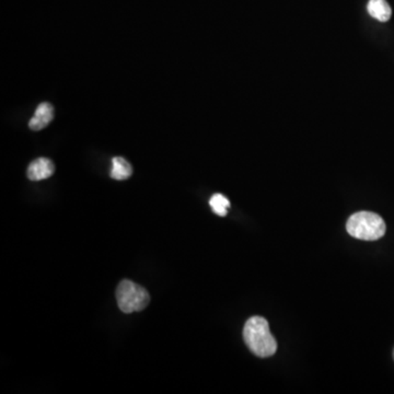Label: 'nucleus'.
<instances>
[{
  "label": "nucleus",
  "instance_id": "obj_1",
  "mask_svg": "<svg viewBox=\"0 0 394 394\" xmlns=\"http://www.w3.org/2000/svg\"><path fill=\"white\" fill-rule=\"evenodd\" d=\"M243 339L250 351L257 357H271L277 351V342L270 331L267 320L252 317L243 329Z\"/></svg>",
  "mask_w": 394,
  "mask_h": 394
},
{
  "label": "nucleus",
  "instance_id": "obj_2",
  "mask_svg": "<svg viewBox=\"0 0 394 394\" xmlns=\"http://www.w3.org/2000/svg\"><path fill=\"white\" fill-rule=\"evenodd\" d=\"M346 230L352 237L364 241H376L385 236L387 226L385 220L371 212L354 214L346 223Z\"/></svg>",
  "mask_w": 394,
  "mask_h": 394
},
{
  "label": "nucleus",
  "instance_id": "obj_3",
  "mask_svg": "<svg viewBox=\"0 0 394 394\" xmlns=\"http://www.w3.org/2000/svg\"><path fill=\"white\" fill-rule=\"evenodd\" d=\"M117 300L124 313H132L145 309L149 303L150 296L141 285L125 279L117 287Z\"/></svg>",
  "mask_w": 394,
  "mask_h": 394
},
{
  "label": "nucleus",
  "instance_id": "obj_4",
  "mask_svg": "<svg viewBox=\"0 0 394 394\" xmlns=\"http://www.w3.org/2000/svg\"><path fill=\"white\" fill-rule=\"evenodd\" d=\"M55 171L53 162L47 158H39L30 163L28 168V178L31 181H41L49 179Z\"/></svg>",
  "mask_w": 394,
  "mask_h": 394
},
{
  "label": "nucleus",
  "instance_id": "obj_5",
  "mask_svg": "<svg viewBox=\"0 0 394 394\" xmlns=\"http://www.w3.org/2000/svg\"><path fill=\"white\" fill-rule=\"evenodd\" d=\"M54 117V109L52 104L44 102L40 104L33 117L30 120L29 127L32 131H41L51 123Z\"/></svg>",
  "mask_w": 394,
  "mask_h": 394
},
{
  "label": "nucleus",
  "instance_id": "obj_6",
  "mask_svg": "<svg viewBox=\"0 0 394 394\" xmlns=\"http://www.w3.org/2000/svg\"><path fill=\"white\" fill-rule=\"evenodd\" d=\"M368 13L380 22L389 21L392 9L387 0H369L367 5Z\"/></svg>",
  "mask_w": 394,
  "mask_h": 394
},
{
  "label": "nucleus",
  "instance_id": "obj_7",
  "mask_svg": "<svg viewBox=\"0 0 394 394\" xmlns=\"http://www.w3.org/2000/svg\"><path fill=\"white\" fill-rule=\"evenodd\" d=\"M133 173V168L127 160L122 157H115L112 160V179L122 180L129 179Z\"/></svg>",
  "mask_w": 394,
  "mask_h": 394
},
{
  "label": "nucleus",
  "instance_id": "obj_8",
  "mask_svg": "<svg viewBox=\"0 0 394 394\" xmlns=\"http://www.w3.org/2000/svg\"><path fill=\"white\" fill-rule=\"evenodd\" d=\"M209 205H211L212 209L216 215L224 217V216L227 215L228 208L230 207V202L226 196L221 195V194H215L209 201Z\"/></svg>",
  "mask_w": 394,
  "mask_h": 394
},
{
  "label": "nucleus",
  "instance_id": "obj_9",
  "mask_svg": "<svg viewBox=\"0 0 394 394\" xmlns=\"http://www.w3.org/2000/svg\"><path fill=\"white\" fill-rule=\"evenodd\" d=\"M393 357H394V352H393Z\"/></svg>",
  "mask_w": 394,
  "mask_h": 394
}]
</instances>
